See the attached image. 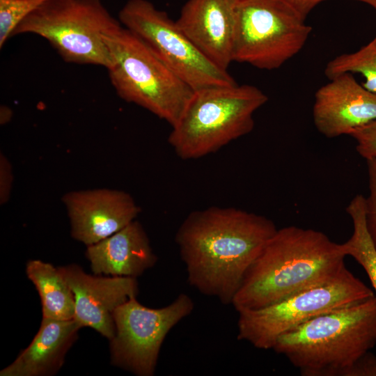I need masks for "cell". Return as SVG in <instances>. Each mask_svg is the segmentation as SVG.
<instances>
[{"label": "cell", "mask_w": 376, "mask_h": 376, "mask_svg": "<svg viewBox=\"0 0 376 376\" xmlns=\"http://www.w3.org/2000/svg\"><path fill=\"white\" fill-rule=\"evenodd\" d=\"M276 230L267 217L239 208L191 212L175 237L189 284L231 304L249 266Z\"/></svg>", "instance_id": "6da1fadb"}, {"label": "cell", "mask_w": 376, "mask_h": 376, "mask_svg": "<svg viewBox=\"0 0 376 376\" xmlns=\"http://www.w3.org/2000/svg\"><path fill=\"white\" fill-rule=\"evenodd\" d=\"M343 244L295 226L276 230L249 266L231 304L239 312L279 302L325 283L345 267Z\"/></svg>", "instance_id": "7a4b0ae2"}, {"label": "cell", "mask_w": 376, "mask_h": 376, "mask_svg": "<svg viewBox=\"0 0 376 376\" xmlns=\"http://www.w3.org/2000/svg\"><path fill=\"white\" fill-rule=\"evenodd\" d=\"M375 344L374 295L304 322L281 335L272 349L302 376H334Z\"/></svg>", "instance_id": "3957f363"}, {"label": "cell", "mask_w": 376, "mask_h": 376, "mask_svg": "<svg viewBox=\"0 0 376 376\" xmlns=\"http://www.w3.org/2000/svg\"><path fill=\"white\" fill-rule=\"evenodd\" d=\"M268 100L251 85L218 86L194 91L177 122L169 143L185 160L215 152L254 127V113Z\"/></svg>", "instance_id": "277c9868"}, {"label": "cell", "mask_w": 376, "mask_h": 376, "mask_svg": "<svg viewBox=\"0 0 376 376\" xmlns=\"http://www.w3.org/2000/svg\"><path fill=\"white\" fill-rule=\"evenodd\" d=\"M105 41L111 59L107 70L118 96L173 126L194 91L122 24L107 33Z\"/></svg>", "instance_id": "5b68a950"}, {"label": "cell", "mask_w": 376, "mask_h": 376, "mask_svg": "<svg viewBox=\"0 0 376 376\" xmlns=\"http://www.w3.org/2000/svg\"><path fill=\"white\" fill-rule=\"evenodd\" d=\"M120 24L102 0H47L19 24L13 36H39L68 63L107 69L105 36Z\"/></svg>", "instance_id": "8992f818"}, {"label": "cell", "mask_w": 376, "mask_h": 376, "mask_svg": "<svg viewBox=\"0 0 376 376\" xmlns=\"http://www.w3.org/2000/svg\"><path fill=\"white\" fill-rule=\"evenodd\" d=\"M375 294L346 267L328 282L267 306L237 312V339L261 350L272 349L283 334L326 313Z\"/></svg>", "instance_id": "52a82bcc"}, {"label": "cell", "mask_w": 376, "mask_h": 376, "mask_svg": "<svg viewBox=\"0 0 376 376\" xmlns=\"http://www.w3.org/2000/svg\"><path fill=\"white\" fill-rule=\"evenodd\" d=\"M282 0H238L233 61L279 68L305 45L312 28Z\"/></svg>", "instance_id": "ba28073f"}, {"label": "cell", "mask_w": 376, "mask_h": 376, "mask_svg": "<svg viewBox=\"0 0 376 376\" xmlns=\"http://www.w3.org/2000/svg\"><path fill=\"white\" fill-rule=\"evenodd\" d=\"M118 20L142 40L194 91L236 84L228 72L210 62L166 13L148 0H129Z\"/></svg>", "instance_id": "9c48e42d"}, {"label": "cell", "mask_w": 376, "mask_h": 376, "mask_svg": "<svg viewBox=\"0 0 376 376\" xmlns=\"http://www.w3.org/2000/svg\"><path fill=\"white\" fill-rule=\"evenodd\" d=\"M194 308V301L185 293L159 308L142 305L136 296L131 297L113 313L111 363L137 376H152L166 336Z\"/></svg>", "instance_id": "30bf717a"}, {"label": "cell", "mask_w": 376, "mask_h": 376, "mask_svg": "<svg viewBox=\"0 0 376 376\" xmlns=\"http://www.w3.org/2000/svg\"><path fill=\"white\" fill-rule=\"evenodd\" d=\"M58 268L73 293L74 320L81 328H92L110 340L115 334L114 311L131 297H137L136 279L91 275L75 264Z\"/></svg>", "instance_id": "8fae6325"}, {"label": "cell", "mask_w": 376, "mask_h": 376, "mask_svg": "<svg viewBox=\"0 0 376 376\" xmlns=\"http://www.w3.org/2000/svg\"><path fill=\"white\" fill-rule=\"evenodd\" d=\"M72 237L90 246L112 235L136 220L141 212L128 193L116 189L74 191L62 198Z\"/></svg>", "instance_id": "7c38bea8"}, {"label": "cell", "mask_w": 376, "mask_h": 376, "mask_svg": "<svg viewBox=\"0 0 376 376\" xmlns=\"http://www.w3.org/2000/svg\"><path fill=\"white\" fill-rule=\"evenodd\" d=\"M313 122L327 138L350 135L376 120V94L359 84L352 74L338 75L315 93Z\"/></svg>", "instance_id": "4fadbf2b"}, {"label": "cell", "mask_w": 376, "mask_h": 376, "mask_svg": "<svg viewBox=\"0 0 376 376\" xmlns=\"http://www.w3.org/2000/svg\"><path fill=\"white\" fill-rule=\"evenodd\" d=\"M238 0H188L176 23L210 62L228 71L233 61Z\"/></svg>", "instance_id": "5bb4252c"}, {"label": "cell", "mask_w": 376, "mask_h": 376, "mask_svg": "<svg viewBox=\"0 0 376 376\" xmlns=\"http://www.w3.org/2000/svg\"><path fill=\"white\" fill-rule=\"evenodd\" d=\"M86 257L94 274L136 279L157 261L143 227L136 220L87 246Z\"/></svg>", "instance_id": "9a60e30c"}, {"label": "cell", "mask_w": 376, "mask_h": 376, "mask_svg": "<svg viewBox=\"0 0 376 376\" xmlns=\"http://www.w3.org/2000/svg\"><path fill=\"white\" fill-rule=\"evenodd\" d=\"M81 327L74 320H58L42 318L40 327L29 346L1 376H49L56 373L77 338Z\"/></svg>", "instance_id": "2e32d148"}, {"label": "cell", "mask_w": 376, "mask_h": 376, "mask_svg": "<svg viewBox=\"0 0 376 376\" xmlns=\"http://www.w3.org/2000/svg\"><path fill=\"white\" fill-rule=\"evenodd\" d=\"M26 274L38 292L42 318L74 319L73 293L58 267L40 260H30L26 265Z\"/></svg>", "instance_id": "e0dca14e"}, {"label": "cell", "mask_w": 376, "mask_h": 376, "mask_svg": "<svg viewBox=\"0 0 376 376\" xmlns=\"http://www.w3.org/2000/svg\"><path fill=\"white\" fill-rule=\"evenodd\" d=\"M351 217L353 233L348 240L343 243L346 256L352 257L365 270L373 287L376 297V249L366 228L365 219V197L356 195L346 207Z\"/></svg>", "instance_id": "ac0fdd59"}, {"label": "cell", "mask_w": 376, "mask_h": 376, "mask_svg": "<svg viewBox=\"0 0 376 376\" xmlns=\"http://www.w3.org/2000/svg\"><path fill=\"white\" fill-rule=\"evenodd\" d=\"M345 73L362 75L365 88L376 94V40L357 52L343 54L331 60L324 69L325 75L330 79Z\"/></svg>", "instance_id": "d6986e66"}, {"label": "cell", "mask_w": 376, "mask_h": 376, "mask_svg": "<svg viewBox=\"0 0 376 376\" xmlns=\"http://www.w3.org/2000/svg\"><path fill=\"white\" fill-rule=\"evenodd\" d=\"M47 0H0V47L19 24Z\"/></svg>", "instance_id": "ffe728a7"}, {"label": "cell", "mask_w": 376, "mask_h": 376, "mask_svg": "<svg viewBox=\"0 0 376 376\" xmlns=\"http://www.w3.org/2000/svg\"><path fill=\"white\" fill-rule=\"evenodd\" d=\"M368 173L369 194L365 197L366 228L376 249V159L366 160Z\"/></svg>", "instance_id": "44dd1931"}, {"label": "cell", "mask_w": 376, "mask_h": 376, "mask_svg": "<svg viewBox=\"0 0 376 376\" xmlns=\"http://www.w3.org/2000/svg\"><path fill=\"white\" fill-rule=\"evenodd\" d=\"M357 142V151L366 160L376 159V120L354 130L350 134Z\"/></svg>", "instance_id": "7402d4cb"}, {"label": "cell", "mask_w": 376, "mask_h": 376, "mask_svg": "<svg viewBox=\"0 0 376 376\" xmlns=\"http://www.w3.org/2000/svg\"><path fill=\"white\" fill-rule=\"evenodd\" d=\"M334 376H376V355L368 351Z\"/></svg>", "instance_id": "603a6c76"}, {"label": "cell", "mask_w": 376, "mask_h": 376, "mask_svg": "<svg viewBox=\"0 0 376 376\" xmlns=\"http://www.w3.org/2000/svg\"><path fill=\"white\" fill-rule=\"evenodd\" d=\"M13 182L11 166L6 157L0 155V201L4 204L8 199Z\"/></svg>", "instance_id": "cb8c5ba5"}, {"label": "cell", "mask_w": 376, "mask_h": 376, "mask_svg": "<svg viewBox=\"0 0 376 376\" xmlns=\"http://www.w3.org/2000/svg\"><path fill=\"white\" fill-rule=\"evenodd\" d=\"M289 4L304 18L313 8L325 0H282ZM367 3L376 10V0H354Z\"/></svg>", "instance_id": "d4e9b609"}, {"label": "cell", "mask_w": 376, "mask_h": 376, "mask_svg": "<svg viewBox=\"0 0 376 376\" xmlns=\"http://www.w3.org/2000/svg\"><path fill=\"white\" fill-rule=\"evenodd\" d=\"M374 39H375V40H376V36L375 37V38H374Z\"/></svg>", "instance_id": "484cf974"}]
</instances>
